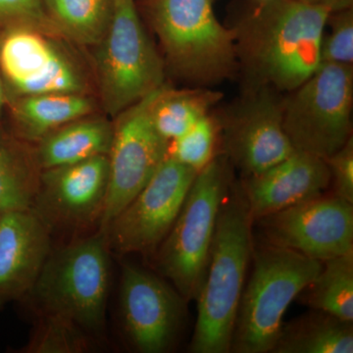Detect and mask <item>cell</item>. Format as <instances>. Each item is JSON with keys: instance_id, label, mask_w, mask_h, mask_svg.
<instances>
[{"instance_id": "cell-1", "label": "cell", "mask_w": 353, "mask_h": 353, "mask_svg": "<svg viewBox=\"0 0 353 353\" xmlns=\"http://www.w3.org/2000/svg\"><path fill=\"white\" fill-rule=\"evenodd\" d=\"M332 11L299 0H260L234 28L236 57L252 87L290 92L321 65Z\"/></svg>"}, {"instance_id": "cell-2", "label": "cell", "mask_w": 353, "mask_h": 353, "mask_svg": "<svg viewBox=\"0 0 353 353\" xmlns=\"http://www.w3.org/2000/svg\"><path fill=\"white\" fill-rule=\"evenodd\" d=\"M254 241L243 188L241 182H233L220 206L205 278L196 299L197 317L190 352H231Z\"/></svg>"}, {"instance_id": "cell-3", "label": "cell", "mask_w": 353, "mask_h": 353, "mask_svg": "<svg viewBox=\"0 0 353 353\" xmlns=\"http://www.w3.org/2000/svg\"><path fill=\"white\" fill-rule=\"evenodd\" d=\"M110 250L101 232L51 250L22 301L34 316L64 318L99 338L103 334L110 287Z\"/></svg>"}, {"instance_id": "cell-4", "label": "cell", "mask_w": 353, "mask_h": 353, "mask_svg": "<svg viewBox=\"0 0 353 353\" xmlns=\"http://www.w3.org/2000/svg\"><path fill=\"white\" fill-rule=\"evenodd\" d=\"M250 265L252 273L239 304L231 352H272L285 311L321 271L323 262L254 241Z\"/></svg>"}, {"instance_id": "cell-5", "label": "cell", "mask_w": 353, "mask_h": 353, "mask_svg": "<svg viewBox=\"0 0 353 353\" xmlns=\"http://www.w3.org/2000/svg\"><path fill=\"white\" fill-rule=\"evenodd\" d=\"M231 163L217 154L202 168L166 238L154 253L155 265L187 303L203 285L220 206L233 183Z\"/></svg>"}, {"instance_id": "cell-6", "label": "cell", "mask_w": 353, "mask_h": 353, "mask_svg": "<svg viewBox=\"0 0 353 353\" xmlns=\"http://www.w3.org/2000/svg\"><path fill=\"white\" fill-rule=\"evenodd\" d=\"M150 14L167 60L179 76L208 85L236 72V34L217 19L213 0H152Z\"/></svg>"}, {"instance_id": "cell-7", "label": "cell", "mask_w": 353, "mask_h": 353, "mask_svg": "<svg viewBox=\"0 0 353 353\" xmlns=\"http://www.w3.org/2000/svg\"><path fill=\"white\" fill-rule=\"evenodd\" d=\"M110 24L99 46L102 105L111 117L164 85L163 60L141 24L134 0H112Z\"/></svg>"}, {"instance_id": "cell-8", "label": "cell", "mask_w": 353, "mask_h": 353, "mask_svg": "<svg viewBox=\"0 0 353 353\" xmlns=\"http://www.w3.org/2000/svg\"><path fill=\"white\" fill-rule=\"evenodd\" d=\"M283 99V127L297 152L326 159L352 138V65L321 63Z\"/></svg>"}, {"instance_id": "cell-9", "label": "cell", "mask_w": 353, "mask_h": 353, "mask_svg": "<svg viewBox=\"0 0 353 353\" xmlns=\"http://www.w3.org/2000/svg\"><path fill=\"white\" fill-rule=\"evenodd\" d=\"M199 172L165 158L143 190L101 231L110 252L154 254L176 219Z\"/></svg>"}, {"instance_id": "cell-10", "label": "cell", "mask_w": 353, "mask_h": 353, "mask_svg": "<svg viewBox=\"0 0 353 353\" xmlns=\"http://www.w3.org/2000/svg\"><path fill=\"white\" fill-rule=\"evenodd\" d=\"M158 90L115 117L108 153V196L99 232L143 190L168 157L169 143L158 134L152 120V102Z\"/></svg>"}, {"instance_id": "cell-11", "label": "cell", "mask_w": 353, "mask_h": 353, "mask_svg": "<svg viewBox=\"0 0 353 353\" xmlns=\"http://www.w3.org/2000/svg\"><path fill=\"white\" fill-rule=\"evenodd\" d=\"M260 241L324 262L353 252V203L322 194L253 222Z\"/></svg>"}, {"instance_id": "cell-12", "label": "cell", "mask_w": 353, "mask_h": 353, "mask_svg": "<svg viewBox=\"0 0 353 353\" xmlns=\"http://www.w3.org/2000/svg\"><path fill=\"white\" fill-rule=\"evenodd\" d=\"M185 303L175 288L163 279L131 262L122 265L121 325L132 350L141 353L168 352L182 328Z\"/></svg>"}, {"instance_id": "cell-13", "label": "cell", "mask_w": 353, "mask_h": 353, "mask_svg": "<svg viewBox=\"0 0 353 353\" xmlns=\"http://www.w3.org/2000/svg\"><path fill=\"white\" fill-rule=\"evenodd\" d=\"M109 181L108 155L41 170L30 210L51 232H77L99 225Z\"/></svg>"}, {"instance_id": "cell-14", "label": "cell", "mask_w": 353, "mask_h": 353, "mask_svg": "<svg viewBox=\"0 0 353 353\" xmlns=\"http://www.w3.org/2000/svg\"><path fill=\"white\" fill-rule=\"evenodd\" d=\"M223 124L224 155L243 173L259 175L294 152L283 127V99L266 85L252 87Z\"/></svg>"}, {"instance_id": "cell-15", "label": "cell", "mask_w": 353, "mask_h": 353, "mask_svg": "<svg viewBox=\"0 0 353 353\" xmlns=\"http://www.w3.org/2000/svg\"><path fill=\"white\" fill-rule=\"evenodd\" d=\"M6 32L0 39V73L19 97L85 92L80 71L44 32L27 26Z\"/></svg>"}, {"instance_id": "cell-16", "label": "cell", "mask_w": 353, "mask_h": 353, "mask_svg": "<svg viewBox=\"0 0 353 353\" xmlns=\"http://www.w3.org/2000/svg\"><path fill=\"white\" fill-rule=\"evenodd\" d=\"M51 234L31 210L0 214V309L34 287L52 250Z\"/></svg>"}, {"instance_id": "cell-17", "label": "cell", "mask_w": 353, "mask_h": 353, "mask_svg": "<svg viewBox=\"0 0 353 353\" xmlns=\"http://www.w3.org/2000/svg\"><path fill=\"white\" fill-rule=\"evenodd\" d=\"M253 222L264 216L322 196L331 175L322 158L294 150L259 175L241 182Z\"/></svg>"}, {"instance_id": "cell-18", "label": "cell", "mask_w": 353, "mask_h": 353, "mask_svg": "<svg viewBox=\"0 0 353 353\" xmlns=\"http://www.w3.org/2000/svg\"><path fill=\"white\" fill-rule=\"evenodd\" d=\"M112 136L113 125L108 121L85 116L39 139L37 161L41 170H46L108 155Z\"/></svg>"}, {"instance_id": "cell-19", "label": "cell", "mask_w": 353, "mask_h": 353, "mask_svg": "<svg viewBox=\"0 0 353 353\" xmlns=\"http://www.w3.org/2000/svg\"><path fill=\"white\" fill-rule=\"evenodd\" d=\"M353 322L312 310L283 324L272 353H352Z\"/></svg>"}, {"instance_id": "cell-20", "label": "cell", "mask_w": 353, "mask_h": 353, "mask_svg": "<svg viewBox=\"0 0 353 353\" xmlns=\"http://www.w3.org/2000/svg\"><path fill=\"white\" fill-rule=\"evenodd\" d=\"M94 103L83 94L20 97L14 104L16 128L23 139L37 141L70 122L90 115Z\"/></svg>"}, {"instance_id": "cell-21", "label": "cell", "mask_w": 353, "mask_h": 353, "mask_svg": "<svg viewBox=\"0 0 353 353\" xmlns=\"http://www.w3.org/2000/svg\"><path fill=\"white\" fill-rule=\"evenodd\" d=\"M222 94L208 88L176 90L163 85L152 105V120L158 134L170 143L208 115L222 99Z\"/></svg>"}, {"instance_id": "cell-22", "label": "cell", "mask_w": 353, "mask_h": 353, "mask_svg": "<svg viewBox=\"0 0 353 353\" xmlns=\"http://www.w3.org/2000/svg\"><path fill=\"white\" fill-rule=\"evenodd\" d=\"M296 301L312 310L353 322V252L323 262L321 271Z\"/></svg>"}, {"instance_id": "cell-23", "label": "cell", "mask_w": 353, "mask_h": 353, "mask_svg": "<svg viewBox=\"0 0 353 353\" xmlns=\"http://www.w3.org/2000/svg\"><path fill=\"white\" fill-rule=\"evenodd\" d=\"M48 17L74 41L97 46L108 31L112 0H43Z\"/></svg>"}, {"instance_id": "cell-24", "label": "cell", "mask_w": 353, "mask_h": 353, "mask_svg": "<svg viewBox=\"0 0 353 353\" xmlns=\"http://www.w3.org/2000/svg\"><path fill=\"white\" fill-rule=\"evenodd\" d=\"M41 172L37 160L0 134V212L30 210Z\"/></svg>"}, {"instance_id": "cell-25", "label": "cell", "mask_w": 353, "mask_h": 353, "mask_svg": "<svg viewBox=\"0 0 353 353\" xmlns=\"http://www.w3.org/2000/svg\"><path fill=\"white\" fill-rule=\"evenodd\" d=\"M97 350V338L75 323L57 316H36L34 328L19 353H88Z\"/></svg>"}, {"instance_id": "cell-26", "label": "cell", "mask_w": 353, "mask_h": 353, "mask_svg": "<svg viewBox=\"0 0 353 353\" xmlns=\"http://www.w3.org/2000/svg\"><path fill=\"white\" fill-rule=\"evenodd\" d=\"M219 121L204 116L189 131L169 143L168 157L199 172L216 157Z\"/></svg>"}, {"instance_id": "cell-27", "label": "cell", "mask_w": 353, "mask_h": 353, "mask_svg": "<svg viewBox=\"0 0 353 353\" xmlns=\"http://www.w3.org/2000/svg\"><path fill=\"white\" fill-rule=\"evenodd\" d=\"M327 24L330 26V32L327 34L325 32L323 37L321 63L352 65V9L332 13Z\"/></svg>"}, {"instance_id": "cell-28", "label": "cell", "mask_w": 353, "mask_h": 353, "mask_svg": "<svg viewBox=\"0 0 353 353\" xmlns=\"http://www.w3.org/2000/svg\"><path fill=\"white\" fill-rule=\"evenodd\" d=\"M0 26H27L44 34L59 32L48 17L43 0H0Z\"/></svg>"}, {"instance_id": "cell-29", "label": "cell", "mask_w": 353, "mask_h": 353, "mask_svg": "<svg viewBox=\"0 0 353 353\" xmlns=\"http://www.w3.org/2000/svg\"><path fill=\"white\" fill-rule=\"evenodd\" d=\"M331 175L333 194L353 203V139L324 159Z\"/></svg>"}, {"instance_id": "cell-30", "label": "cell", "mask_w": 353, "mask_h": 353, "mask_svg": "<svg viewBox=\"0 0 353 353\" xmlns=\"http://www.w3.org/2000/svg\"><path fill=\"white\" fill-rule=\"evenodd\" d=\"M299 1L311 4V6L325 7L331 10L332 13L352 8V0H299Z\"/></svg>"}, {"instance_id": "cell-31", "label": "cell", "mask_w": 353, "mask_h": 353, "mask_svg": "<svg viewBox=\"0 0 353 353\" xmlns=\"http://www.w3.org/2000/svg\"><path fill=\"white\" fill-rule=\"evenodd\" d=\"M4 103H6V90H4L3 79L0 73V117L3 111Z\"/></svg>"}, {"instance_id": "cell-32", "label": "cell", "mask_w": 353, "mask_h": 353, "mask_svg": "<svg viewBox=\"0 0 353 353\" xmlns=\"http://www.w3.org/2000/svg\"><path fill=\"white\" fill-rule=\"evenodd\" d=\"M0 214H1V212H0Z\"/></svg>"}]
</instances>
